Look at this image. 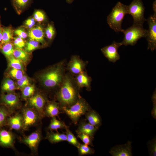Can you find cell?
Masks as SVG:
<instances>
[{
    "label": "cell",
    "instance_id": "6da1fadb",
    "mask_svg": "<svg viewBox=\"0 0 156 156\" xmlns=\"http://www.w3.org/2000/svg\"><path fill=\"white\" fill-rule=\"evenodd\" d=\"M60 87L56 98L60 107L71 106L75 103L80 96L79 93V88L75 80L70 75H65Z\"/></svg>",
    "mask_w": 156,
    "mask_h": 156
},
{
    "label": "cell",
    "instance_id": "7a4b0ae2",
    "mask_svg": "<svg viewBox=\"0 0 156 156\" xmlns=\"http://www.w3.org/2000/svg\"><path fill=\"white\" fill-rule=\"evenodd\" d=\"M64 72V62L61 61L42 74L40 77V81L47 88L60 86L65 75Z\"/></svg>",
    "mask_w": 156,
    "mask_h": 156
},
{
    "label": "cell",
    "instance_id": "3957f363",
    "mask_svg": "<svg viewBox=\"0 0 156 156\" xmlns=\"http://www.w3.org/2000/svg\"><path fill=\"white\" fill-rule=\"evenodd\" d=\"M127 14V5L118 2L107 17V22L110 28L116 32H121L123 20Z\"/></svg>",
    "mask_w": 156,
    "mask_h": 156
},
{
    "label": "cell",
    "instance_id": "277c9868",
    "mask_svg": "<svg viewBox=\"0 0 156 156\" xmlns=\"http://www.w3.org/2000/svg\"><path fill=\"white\" fill-rule=\"evenodd\" d=\"M90 109L87 102L80 96L71 106L60 107L61 111L65 113L75 125L77 124L80 117Z\"/></svg>",
    "mask_w": 156,
    "mask_h": 156
},
{
    "label": "cell",
    "instance_id": "5b68a950",
    "mask_svg": "<svg viewBox=\"0 0 156 156\" xmlns=\"http://www.w3.org/2000/svg\"><path fill=\"white\" fill-rule=\"evenodd\" d=\"M121 32L124 34L123 39L120 42L122 45L134 46L140 39L146 37L148 30L144 29L142 25L133 24L126 29H123Z\"/></svg>",
    "mask_w": 156,
    "mask_h": 156
},
{
    "label": "cell",
    "instance_id": "8992f818",
    "mask_svg": "<svg viewBox=\"0 0 156 156\" xmlns=\"http://www.w3.org/2000/svg\"><path fill=\"white\" fill-rule=\"evenodd\" d=\"M21 112L23 118V130H27L41 122L42 118L38 111L33 108L26 106L21 109Z\"/></svg>",
    "mask_w": 156,
    "mask_h": 156
},
{
    "label": "cell",
    "instance_id": "52a82bcc",
    "mask_svg": "<svg viewBox=\"0 0 156 156\" xmlns=\"http://www.w3.org/2000/svg\"><path fill=\"white\" fill-rule=\"evenodd\" d=\"M128 14H130L133 19V24L143 25L146 21L144 17L145 8L142 0H133L127 5Z\"/></svg>",
    "mask_w": 156,
    "mask_h": 156
},
{
    "label": "cell",
    "instance_id": "ba28073f",
    "mask_svg": "<svg viewBox=\"0 0 156 156\" xmlns=\"http://www.w3.org/2000/svg\"><path fill=\"white\" fill-rule=\"evenodd\" d=\"M42 139L41 129L39 127L29 135H23L20 140L29 148L32 154L36 155L38 154V146Z\"/></svg>",
    "mask_w": 156,
    "mask_h": 156
},
{
    "label": "cell",
    "instance_id": "9c48e42d",
    "mask_svg": "<svg viewBox=\"0 0 156 156\" xmlns=\"http://www.w3.org/2000/svg\"><path fill=\"white\" fill-rule=\"evenodd\" d=\"M47 102V99L44 95L41 93H37L27 99V106L36 110L42 118L45 116L44 109Z\"/></svg>",
    "mask_w": 156,
    "mask_h": 156
},
{
    "label": "cell",
    "instance_id": "30bf717a",
    "mask_svg": "<svg viewBox=\"0 0 156 156\" xmlns=\"http://www.w3.org/2000/svg\"><path fill=\"white\" fill-rule=\"evenodd\" d=\"M146 21L149 26L146 37L148 42L147 49L153 51L156 49V17L151 15Z\"/></svg>",
    "mask_w": 156,
    "mask_h": 156
},
{
    "label": "cell",
    "instance_id": "8fae6325",
    "mask_svg": "<svg viewBox=\"0 0 156 156\" xmlns=\"http://www.w3.org/2000/svg\"><path fill=\"white\" fill-rule=\"evenodd\" d=\"M121 46V42L114 41L111 44L102 48L101 51L109 61L115 63L120 59L118 49Z\"/></svg>",
    "mask_w": 156,
    "mask_h": 156
},
{
    "label": "cell",
    "instance_id": "7c38bea8",
    "mask_svg": "<svg viewBox=\"0 0 156 156\" xmlns=\"http://www.w3.org/2000/svg\"><path fill=\"white\" fill-rule=\"evenodd\" d=\"M0 99L3 105L8 108L16 111L21 108L19 97L16 94L10 92L2 94Z\"/></svg>",
    "mask_w": 156,
    "mask_h": 156
},
{
    "label": "cell",
    "instance_id": "4fadbf2b",
    "mask_svg": "<svg viewBox=\"0 0 156 156\" xmlns=\"http://www.w3.org/2000/svg\"><path fill=\"white\" fill-rule=\"evenodd\" d=\"M16 139L15 135L10 130L1 128L0 129V146L12 148L16 151L14 144Z\"/></svg>",
    "mask_w": 156,
    "mask_h": 156
},
{
    "label": "cell",
    "instance_id": "5bb4252c",
    "mask_svg": "<svg viewBox=\"0 0 156 156\" xmlns=\"http://www.w3.org/2000/svg\"><path fill=\"white\" fill-rule=\"evenodd\" d=\"M5 125H7L10 130L17 131L23 130V118L21 112H15L9 117Z\"/></svg>",
    "mask_w": 156,
    "mask_h": 156
},
{
    "label": "cell",
    "instance_id": "9a60e30c",
    "mask_svg": "<svg viewBox=\"0 0 156 156\" xmlns=\"http://www.w3.org/2000/svg\"><path fill=\"white\" fill-rule=\"evenodd\" d=\"M131 142L128 141L123 145L116 146L112 148L109 152L113 156H132Z\"/></svg>",
    "mask_w": 156,
    "mask_h": 156
},
{
    "label": "cell",
    "instance_id": "2e32d148",
    "mask_svg": "<svg viewBox=\"0 0 156 156\" xmlns=\"http://www.w3.org/2000/svg\"><path fill=\"white\" fill-rule=\"evenodd\" d=\"M98 128L90 124L86 120H82L79 122L76 132L77 134L81 133L87 134L93 140L94 135Z\"/></svg>",
    "mask_w": 156,
    "mask_h": 156
},
{
    "label": "cell",
    "instance_id": "e0dca14e",
    "mask_svg": "<svg viewBox=\"0 0 156 156\" xmlns=\"http://www.w3.org/2000/svg\"><path fill=\"white\" fill-rule=\"evenodd\" d=\"M85 66L84 62L76 56L72 57L68 65L69 71L72 73L77 75L83 71Z\"/></svg>",
    "mask_w": 156,
    "mask_h": 156
},
{
    "label": "cell",
    "instance_id": "ac0fdd59",
    "mask_svg": "<svg viewBox=\"0 0 156 156\" xmlns=\"http://www.w3.org/2000/svg\"><path fill=\"white\" fill-rule=\"evenodd\" d=\"M61 111L59 103L54 101L47 102L44 109L45 116L51 118L58 116Z\"/></svg>",
    "mask_w": 156,
    "mask_h": 156
},
{
    "label": "cell",
    "instance_id": "d6986e66",
    "mask_svg": "<svg viewBox=\"0 0 156 156\" xmlns=\"http://www.w3.org/2000/svg\"><path fill=\"white\" fill-rule=\"evenodd\" d=\"M27 36L30 40L43 43L44 42V34L42 27L37 26L31 28L28 31Z\"/></svg>",
    "mask_w": 156,
    "mask_h": 156
},
{
    "label": "cell",
    "instance_id": "ffe728a7",
    "mask_svg": "<svg viewBox=\"0 0 156 156\" xmlns=\"http://www.w3.org/2000/svg\"><path fill=\"white\" fill-rule=\"evenodd\" d=\"M86 120L90 124L99 128L101 125V119L98 113L90 109L84 114Z\"/></svg>",
    "mask_w": 156,
    "mask_h": 156
},
{
    "label": "cell",
    "instance_id": "44dd1931",
    "mask_svg": "<svg viewBox=\"0 0 156 156\" xmlns=\"http://www.w3.org/2000/svg\"><path fill=\"white\" fill-rule=\"evenodd\" d=\"M75 81L79 88L84 87L86 88L88 90H90L91 79L88 76L86 73L83 71L77 75Z\"/></svg>",
    "mask_w": 156,
    "mask_h": 156
},
{
    "label": "cell",
    "instance_id": "7402d4cb",
    "mask_svg": "<svg viewBox=\"0 0 156 156\" xmlns=\"http://www.w3.org/2000/svg\"><path fill=\"white\" fill-rule=\"evenodd\" d=\"M45 139L52 144H55L60 142L66 141V134L58 132H54L52 131L47 132Z\"/></svg>",
    "mask_w": 156,
    "mask_h": 156
},
{
    "label": "cell",
    "instance_id": "603a6c76",
    "mask_svg": "<svg viewBox=\"0 0 156 156\" xmlns=\"http://www.w3.org/2000/svg\"><path fill=\"white\" fill-rule=\"evenodd\" d=\"M15 111L3 106H0V129L5 125L8 118Z\"/></svg>",
    "mask_w": 156,
    "mask_h": 156
},
{
    "label": "cell",
    "instance_id": "cb8c5ba5",
    "mask_svg": "<svg viewBox=\"0 0 156 156\" xmlns=\"http://www.w3.org/2000/svg\"><path fill=\"white\" fill-rule=\"evenodd\" d=\"M68 126L63 122L57 119L56 117L51 118L48 129L50 131H57L58 129H65Z\"/></svg>",
    "mask_w": 156,
    "mask_h": 156
},
{
    "label": "cell",
    "instance_id": "d4e9b609",
    "mask_svg": "<svg viewBox=\"0 0 156 156\" xmlns=\"http://www.w3.org/2000/svg\"><path fill=\"white\" fill-rule=\"evenodd\" d=\"M32 0H11L12 4L15 9L19 11L22 10L28 7Z\"/></svg>",
    "mask_w": 156,
    "mask_h": 156
},
{
    "label": "cell",
    "instance_id": "484cf974",
    "mask_svg": "<svg viewBox=\"0 0 156 156\" xmlns=\"http://www.w3.org/2000/svg\"><path fill=\"white\" fill-rule=\"evenodd\" d=\"M13 31L10 27H6L2 29V37L1 44H4L10 42L12 38Z\"/></svg>",
    "mask_w": 156,
    "mask_h": 156
},
{
    "label": "cell",
    "instance_id": "4316f807",
    "mask_svg": "<svg viewBox=\"0 0 156 156\" xmlns=\"http://www.w3.org/2000/svg\"><path fill=\"white\" fill-rule=\"evenodd\" d=\"M66 130V135L67 136V141L69 143L78 148L80 143L78 141L77 139L69 130L68 127H67L65 129Z\"/></svg>",
    "mask_w": 156,
    "mask_h": 156
},
{
    "label": "cell",
    "instance_id": "83f0119b",
    "mask_svg": "<svg viewBox=\"0 0 156 156\" xmlns=\"http://www.w3.org/2000/svg\"><path fill=\"white\" fill-rule=\"evenodd\" d=\"M35 87L34 85L26 86L23 88L22 92V97L24 99L27 100L35 94Z\"/></svg>",
    "mask_w": 156,
    "mask_h": 156
},
{
    "label": "cell",
    "instance_id": "f1b7e54d",
    "mask_svg": "<svg viewBox=\"0 0 156 156\" xmlns=\"http://www.w3.org/2000/svg\"><path fill=\"white\" fill-rule=\"evenodd\" d=\"M79 154V155L82 156L86 155H92L95 152L94 150L86 144H80L79 146L77 148Z\"/></svg>",
    "mask_w": 156,
    "mask_h": 156
},
{
    "label": "cell",
    "instance_id": "f546056e",
    "mask_svg": "<svg viewBox=\"0 0 156 156\" xmlns=\"http://www.w3.org/2000/svg\"><path fill=\"white\" fill-rule=\"evenodd\" d=\"M13 55L16 58L23 61H26L28 57L26 52L21 49L18 48L14 50Z\"/></svg>",
    "mask_w": 156,
    "mask_h": 156
},
{
    "label": "cell",
    "instance_id": "4dcf8cb0",
    "mask_svg": "<svg viewBox=\"0 0 156 156\" xmlns=\"http://www.w3.org/2000/svg\"><path fill=\"white\" fill-rule=\"evenodd\" d=\"M14 50L12 44L10 42L4 44L2 47V52L8 58L12 56Z\"/></svg>",
    "mask_w": 156,
    "mask_h": 156
},
{
    "label": "cell",
    "instance_id": "1f68e13d",
    "mask_svg": "<svg viewBox=\"0 0 156 156\" xmlns=\"http://www.w3.org/2000/svg\"><path fill=\"white\" fill-rule=\"evenodd\" d=\"M9 58V64L13 68L22 70L23 66L21 61L12 56Z\"/></svg>",
    "mask_w": 156,
    "mask_h": 156
},
{
    "label": "cell",
    "instance_id": "d6a6232c",
    "mask_svg": "<svg viewBox=\"0 0 156 156\" xmlns=\"http://www.w3.org/2000/svg\"><path fill=\"white\" fill-rule=\"evenodd\" d=\"M39 45V42L38 41L30 40L26 44L25 50L28 52H30L37 48Z\"/></svg>",
    "mask_w": 156,
    "mask_h": 156
},
{
    "label": "cell",
    "instance_id": "836d02e7",
    "mask_svg": "<svg viewBox=\"0 0 156 156\" xmlns=\"http://www.w3.org/2000/svg\"><path fill=\"white\" fill-rule=\"evenodd\" d=\"M77 137L80 138L85 144L93 146L92 140L88 135L81 133L77 134Z\"/></svg>",
    "mask_w": 156,
    "mask_h": 156
},
{
    "label": "cell",
    "instance_id": "e575fe53",
    "mask_svg": "<svg viewBox=\"0 0 156 156\" xmlns=\"http://www.w3.org/2000/svg\"><path fill=\"white\" fill-rule=\"evenodd\" d=\"M9 74L12 77L18 80L23 76V73L21 70L13 68L10 71Z\"/></svg>",
    "mask_w": 156,
    "mask_h": 156
},
{
    "label": "cell",
    "instance_id": "d590c367",
    "mask_svg": "<svg viewBox=\"0 0 156 156\" xmlns=\"http://www.w3.org/2000/svg\"><path fill=\"white\" fill-rule=\"evenodd\" d=\"M45 34L48 39L51 40L53 38L55 34V31L52 25H48L45 29Z\"/></svg>",
    "mask_w": 156,
    "mask_h": 156
},
{
    "label": "cell",
    "instance_id": "8d00e7d4",
    "mask_svg": "<svg viewBox=\"0 0 156 156\" xmlns=\"http://www.w3.org/2000/svg\"><path fill=\"white\" fill-rule=\"evenodd\" d=\"M34 19L38 22H41L44 21L45 18V16L43 12L40 10L35 11L34 14Z\"/></svg>",
    "mask_w": 156,
    "mask_h": 156
},
{
    "label": "cell",
    "instance_id": "74e56055",
    "mask_svg": "<svg viewBox=\"0 0 156 156\" xmlns=\"http://www.w3.org/2000/svg\"><path fill=\"white\" fill-rule=\"evenodd\" d=\"M17 83L18 87L21 88H23L29 84L28 78L25 76H23L21 78L18 79Z\"/></svg>",
    "mask_w": 156,
    "mask_h": 156
},
{
    "label": "cell",
    "instance_id": "f35d334b",
    "mask_svg": "<svg viewBox=\"0 0 156 156\" xmlns=\"http://www.w3.org/2000/svg\"><path fill=\"white\" fill-rule=\"evenodd\" d=\"M148 146L150 155L155 156L156 155V142L155 138H154L150 141L149 143Z\"/></svg>",
    "mask_w": 156,
    "mask_h": 156
},
{
    "label": "cell",
    "instance_id": "ab89813d",
    "mask_svg": "<svg viewBox=\"0 0 156 156\" xmlns=\"http://www.w3.org/2000/svg\"><path fill=\"white\" fill-rule=\"evenodd\" d=\"M14 44L17 48L22 49L25 45V43L23 39L16 37L14 38Z\"/></svg>",
    "mask_w": 156,
    "mask_h": 156
},
{
    "label": "cell",
    "instance_id": "60d3db41",
    "mask_svg": "<svg viewBox=\"0 0 156 156\" xmlns=\"http://www.w3.org/2000/svg\"><path fill=\"white\" fill-rule=\"evenodd\" d=\"M14 33L18 37L23 39L25 38L28 36L27 34L22 29H18L14 31Z\"/></svg>",
    "mask_w": 156,
    "mask_h": 156
},
{
    "label": "cell",
    "instance_id": "b9f144b4",
    "mask_svg": "<svg viewBox=\"0 0 156 156\" xmlns=\"http://www.w3.org/2000/svg\"><path fill=\"white\" fill-rule=\"evenodd\" d=\"M14 84V82L12 80L9 79H7L3 82L2 86V89Z\"/></svg>",
    "mask_w": 156,
    "mask_h": 156
},
{
    "label": "cell",
    "instance_id": "7bdbcfd3",
    "mask_svg": "<svg viewBox=\"0 0 156 156\" xmlns=\"http://www.w3.org/2000/svg\"><path fill=\"white\" fill-rule=\"evenodd\" d=\"M35 20L33 18L27 19L25 23L26 25L29 28H31L35 24Z\"/></svg>",
    "mask_w": 156,
    "mask_h": 156
},
{
    "label": "cell",
    "instance_id": "ee69618b",
    "mask_svg": "<svg viewBox=\"0 0 156 156\" xmlns=\"http://www.w3.org/2000/svg\"><path fill=\"white\" fill-rule=\"evenodd\" d=\"M152 100L153 104V116L154 115V117L156 115V90L153 93L152 97Z\"/></svg>",
    "mask_w": 156,
    "mask_h": 156
},
{
    "label": "cell",
    "instance_id": "f6af8a7d",
    "mask_svg": "<svg viewBox=\"0 0 156 156\" xmlns=\"http://www.w3.org/2000/svg\"><path fill=\"white\" fill-rule=\"evenodd\" d=\"M16 88V86L15 84L11 85L10 86L6 87L3 89L2 90L4 91L11 92L13 91Z\"/></svg>",
    "mask_w": 156,
    "mask_h": 156
},
{
    "label": "cell",
    "instance_id": "bcb514c9",
    "mask_svg": "<svg viewBox=\"0 0 156 156\" xmlns=\"http://www.w3.org/2000/svg\"><path fill=\"white\" fill-rule=\"evenodd\" d=\"M153 9L154 12L153 15L156 17V1L155 0L153 3Z\"/></svg>",
    "mask_w": 156,
    "mask_h": 156
},
{
    "label": "cell",
    "instance_id": "7dc6e473",
    "mask_svg": "<svg viewBox=\"0 0 156 156\" xmlns=\"http://www.w3.org/2000/svg\"><path fill=\"white\" fill-rule=\"evenodd\" d=\"M2 37V29L0 28V43H1Z\"/></svg>",
    "mask_w": 156,
    "mask_h": 156
},
{
    "label": "cell",
    "instance_id": "c3c4849f",
    "mask_svg": "<svg viewBox=\"0 0 156 156\" xmlns=\"http://www.w3.org/2000/svg\"><path fill=\"white\" fill-rule=\"evenodd\" d=\"M66 1L69 3H72L74 0H66Z\"/></svg>",
    "mask_w": 156,
    "mask_h": 156
},
{
    "label": "cell",
    "instance_id": "681fc988",
    "mask_svg": "<svg viewBox=\"0 0 156 156\" xmlns=\"http://www.w3.org/2000/svg\"><path fill=\"white\" fill-rule=\"evenodd\" d=\"M1 47V44L0 43V48Z\"/></svg>",
    "mask_w": 156,
    "mask_h": 156
},
{
    "label": "cell",
    "instance_id": "f907efd6",
    "mask_svg": "<svg viewBox=\"0 0 156 156\" xmlns=\"http://www.w3.org/2000/svg\"><path fill=\"white\" fill-rule=\"evenodd\" d=\"M0 28H1V27H0Z\"/></svg>",
    "mask_w": 156,
    "mask_h": 156
}]
</instances>
